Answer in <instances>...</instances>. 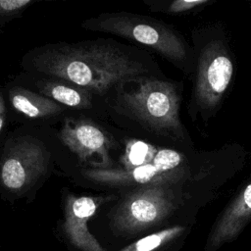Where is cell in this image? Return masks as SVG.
<instances>
[{
	"label": "cell",
	"mask_w": 251,
	"mask_h": 251,
	"mask_svg": "<svg viewBox=\"0 0 251 251\" xmlns=\"http://www.w3.org/2000/svg\"><path fill=\"white\" fill-rule=\"evenodd\" d=\"M34 64L44 74L99 94L145 72L123 50L92 43L52 45L36 57Z\"/></svg>",
	"instance_id": "obj_1"
},
{
	"label": "cell",
	"mask_w": 251,
	"mask_h": 251,
	"mask_svg": "<svg viewBox=\"0 0 251 251\" xmlns=\"http://www.w3.org/2000/svg\"><path fill=\"white\" fill-rule=\"evenodd\" d=\"M119 103L132 117L150 128L180 136L179 97L172 83L157 79H140L137 86L120 92Z\"/></svg>",
	"instance_id": "obj_2"
},
{
	"label": "cell",
	"mask_w": 251,
	"mask_h": 251,
	"mask_svg": "<svg viewBox=\"0 0 251 251\" xmlns=\"http://www.w3.org/2000/svg\"><path fill=\"white\" fill-rule=\"evenodd\" d=\"M176 209L170 185L137 186L116 206L111 216L113 230L134 236L162 224Z\"/></svg>",
	"instance_id": "obj_3"
},
{
	"label": "cell",
	"mask_w": 251,
	"mask_h": 251,
	"mask_svg": "<svg viewBox=\"0 0 251 251\" xmlns=\"http://www.w3.org/2000/svg\"><path fill=\"white\" fill-rule=\"evenodd\" d=\"M84 28L112 33L139 42L158 51L175 62L185 58V49L179 37L167 27L128 13H107L84 21Z\"/></svg>",
	"instance_id": "obj_4"
},
{
	"label": "cell",
	"mask_w": 251,
	"mask_h": 251,
	"mask_svg": "<svg viewBox=\"0 0 251 251\" xmlns=\"http://www.w3.org/2000/svg\"><path fill=\"white\" fill-rule=\"evenodd\" d=\"M184 156L173 149L161 148L152 162L130 169H90L83 175L94 182L110 186L172 185L186 174Z\"/></svg>",
	"instance_id": "obj_5"
},
{
	"label": "cell",
	"mask_w": 251,
	"mask_h": 251,
	"mask_svg": "<svg viewBox=\"0 0 251 251\" xmlns=\"http://www.w3.org/2000/svg\"><path fill=\"white\" fill-rule=\"evenodd\" d=\"M233 74L232 62L222 43L214 41L202 50L199 59L195 96L203 109L219 104Z\"/></svg>",
	"instance_id": "obj_6"
},
{
	"label": "cell",
	"mask_w": 251,
	"mask_h": 251,
	"mask_svg": "<svg viewBox=\"0 0 251 251\" xmlns=\"http://www.w3.org/2000/svg\"><path fill=\"white\" fill-rule=\"evenodd\" d=\"M46 166L44 149L36 142L23 140L5 156L0 166V178L9 190L22 191L45 172Z\"/></svg>",
	"instance_id": "obj_7"
},
{
	"label": "cell",
	"mask_w": 251,
	"mask_h": 251,
	"mask_svg": "<svg viewBox=\"0 0 251 251\" xmlns=\"http://www.w3.org/2000/svg\"><path fill=\"white\" fill-rule=\"evenodd\" d=\"M113 196L68 195L62 228L69 243L80 251H106L90 233L87 222Z\"/></svg>",
	"instance_id": "obj_8"
},
{
	"label": "cell",
	"mask_w": 251,
	"mask_h": 251,
	"mask_svg": "<svg viewBox=\"0 0 251 251\" xmlns=\"http://www.w3.org/2000/svg\"><path fill=\"white\" fill-rule=\"evenodd\" d=\"M60 138L81 162L97 156L101 159V169H112L109 156L112 141L97 125L84 120H68L60 131Z\"/></svg>",
	"instance_id": "obj_9"
},
{
	"label": "cell",
	"mask_w": 251,
	"mask_h": 251,
	"mask_svg": "<svg viewBox=\"0 0 251 251\" xmlns=\"http://www.w3.org/2000/svg\"><path fill=\"white\" fill-rule=\"evenodd\" d=\"M251 221V182L234 198L215 223L208 236L205 251H215L239 235Z\"/></svg>",
	"instance_id": "obj_10"
},
{
	"label": "cell",
	"mask_w": 251,
	"mask_h": 251,
	"mask_svg": "<svg viewBox=\"0 0 251 251\" xmlns=\"http://www.w3.org/2000/svg\"><path fill=\"white\" fill-rule=\"evenodd\" d=\"M9 99L18 112L30 119L48 118L63 110L62 106L54 100L21 87L11 89Z\"/></svg>",
	"instance_id": "obj_11"
},
{
	"label": "cell",
	"mask_w": 251,
	"mask_h": 251,
	"mask_svg": "<svg viewBox=\"0 0 251 251\" xmlns=\"http://www.w3.org/2000/svg\"><path fill=\"white\" fill-rule=\"evenodd\" d=\"M39 90L55 102L69 107L77 109L91 107L92 92L70 82L47 81L39 86Z\"/></svg>",
	"instance_id": "obj_12"
},
{
	"label": "cell",
	"mask_w": 251,
	"mask_h": 251,
	"mask_svg": "<svg viewBox=\"0 0 251 251\" xmlns=\"http://www.w3.org/2000/svg\"><path fill=\"white\" fill-rule=\"evenodd\" d=\"M185 231L186 227L183 226H169L147 234L119 251H161L173 244Z\"/></svg>",
	"instance_id": "obj_13"
},
{
	"label": "cell",
	"mask_w": 251,
	"mask_h": 251,
	"mask_svg": "<svg viewBox=\"0 0 251 251\" xmlns=\"http://www.w3.org/2000/svg\"><path fill=\"white\" fill-rule=\"evenodd\" d=\"M159 149L142 140H128L126 146L125 154L122 156L123 168L130 170L153 161Z\"/></svg>",
	"instance_id": "obj_14"
},
{
	"label": "cell",
	"mask_w": 251,
	"mask_h": 251,
	"mask_svg": "<svg viewBox=\"0 0 251 251\" xmlns=\"http://www.w3.org/2000/svg\"><path fill=\"white\" fill-rule=\"evenodd\" d=\"M31 4L32 0H0V22L19 17Z\"/></svg>",
	"instance_id": "obj_15"
},
{
	"label": "cell",
	"mask_w": 251,
	"mask_h": 251,
	"mask_svg": "<svg viewBox=\"0 0 251 251\" xmlns=\"http://www.w3.org/2000/svg\"><path fill=\"white\" fill-rule=\"evenodd\" d=\"M207 2L208 0H176L169 5L168 10L173 13H180L193 9L199 5H203Z\"/></svg>",
	"instance_id": "obj_16"
},
{
	"label": "cell",
	"mask_w": 251,
	"mask_h": 251,
	"mask_svg": "<svg viewBox=\"0 0 251 251\" xmlns=\"http://www.w3.org/2000/svg\"><path fill=\"white\" fill-rule=\"evenodd\" d=\"M5 116H6V108H5V103L3 96L0 92V131L4 126L5 123Z\"/></svg>",
	"instance_id": "obj_17"
}]
</instances>
